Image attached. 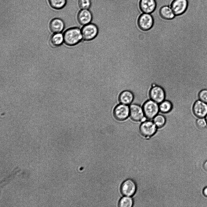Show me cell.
Segmentation results:
<instances>
[{
	"instance_id": "1",
	"label": "cell",
	"mask_w": 207,
	"mask_h": 207,
	"mask_svg": "<svg viewBox=\"0 0 207 207\" xmlns=\"http://www.w3.org/2000/svg\"><path fill=\"white\" fill-rule=\"evenodd\" d=\"M63 36L64 43L68 46L76 45L82 39L81 29L77 27L66 29Z\"/></svg>"
},
{
	"instance_id": "2",
	"label": "cell",
	"mask_w": 207,
	"mask_h": 207,
	"mask_svg": "<svg viewBox=\"0 0 207 207\" xmlns=\"http://www.w3.org/2000/svg\"><path fill=\"white\" fill-rule=\"evenodd\" d=\"M142 108L145 118L149 120L153 119L159 111L158 103L151 99L146 101Z\"/></svg>"
},
{
	"instance_id": "3",
	"label": "cell",
	"mask_w": 207,
	"mask_h": 207,
	"mask_svg": "<svg viewBox=\"0 0 207 207\" xmlns=\"http://www.w3.org/2000/svg\"><path fill=\"white\" fill-rule=\"evenodd\" d=\"M82 39L90 41L94 39L97 36L98 29L97 26L92 23H90L83 26L81 28Z\"/></svg>"
},
{
	"instance_id": "4",
	"label": "cell",
	"mask_w": 207,
	"mask_h": 207,
	"mask_svg": "<svg viewBox=\"0 0 207 207\" xmlns=\"http://www.w3.org/2000/svg\"><path fill=\"white\" fill-rule=\"evenodd\" d=\"M157 127L153 122L145 121L140 125L139 130L141 134L143 137L148 138L155 134Z\"/></svg>"
},
{
	"instance_id": "5",
	"label": "cell",
	"mask_w": 207,
	"mask_h": 207,
	"mask_svg": "<svg viewBox=\"0 0 207 207\" xmlns=\"http://www.w3.org/2000/svg\"><path fill=\"white\" fill-rule=\"evenodd\" d=\"M154 24L153 18L151 14L142 13L138 19V24L142 30L147 31L150 29Z\"/></svg>"
},
{
	"instance_id": "6",
	"label": "cell",
	"mask_w": 207,
	"mask_h": 207,
	"mask_svg": "<svg viewBox=\"0 0 207 207\" xmlns=\"http://www.w3.org/2000/svg\"><path fill=\"white\" fill-rule=\"evenodd\" d=\"M188 0H173L170 6L175 16L181 15L184 13L188 9Z\"/></svg>"
},
{
	"instance_id": "7",
	"label": "cell",
	"mask_w": 207,
	"mask_h": 207,
	"mask_svg": "<svg viewBox=\"0 0 207 207\" xmlns=\"http://www.w3.org/2000/svg\"><path fill=\"white\" fill-rule=\"evenodd\" d=\"M149 96L151 100L160 103L164 100L165 93L163 88L160 86H153L149 92Z\"/></svg>"
},
{
	"instance_id": "8",
	"label": "cell",
	"mask_w": 207,
	"mask_h": 207,
	"mask_svg": "<svg viewBox=\"0 0 207 207\" xmlns=\"http://www.w3.org/2000/svg\"><path fill=\"white\" fill-rule=\"evenodd\" d=\"M129 115L132 119L135 122L144 121L145 116L142 108L137 104H132L129 107Z\"/></svg>"
},
{
	"instance_id": "9",
	"label": "cell",
	"mask_w": 207,
	"mask_h": 207,
	"mask_svg": "<svg viewBox=\"0 0 207 207\" xmlns=\"http://www.w3.org/2000/svg\"><path fill=\"white\" fill-rule=\"evenodd\" d=\"M192 111L198 118H204L207 115V103L199 100L196 101L192 106Z\"/></svg>"
},
{
	"instance_id": "10",
	"label": "cell",
	"mask_w": 207,
	"mask_h": 207,
	"mask_svg": "<svg viewBox=\"0 0 207 207\" xmlns=\"http://www.w3.org/2000/svg\"><path fill=\"white\" fill-rule=\"evenodd\" d=\"M129 107L123 104L118 105L114 110V115L115 118L119 121L126 119L129 115Z\"/></svg>"
},
{
	"instance_id": "11",
	"label": "cell",
	"mask_w": 207,
	"mask_h": 207,
	"mask_svg": "<svg viewBox=\"0 0 207 207\" xmlns=\"http://www.w3.org/2000/svg\"><path fill=\"white\" fill-rule=\"evenodd\" d=\"M139 5L142 13L151 14L156 9L157 3L156 0H140Z\"/></svg>"
},
{
	"instance_id": "12",
	"label": "cell",
	"mask_w": 207,
	"mask_h": 207,
	"mask_svg": "<svg viewBox=\"0 0 207 207\" xmlns=\"http://www.w3.org/2000/svg\"><path fill=\"white\" fill-rule=\"evenodd\" d=\"M92 15L89 9H81L77 15V20L82 26L91 23L92 19Z\"/></svg>"
},
{
	"instance_id": "13",
	"label": "cell",
	"mask_w": 207,
	"mask_h": 207,
	"mask_svg": "<svg viewBox=\"0 0 207 207\" xmlns=\"http://www.w3.org/2000/svg\"><path fill=\"white\" fill-rule=\"evenodd\" d=\"M136 190V186L135 182L131 179L125 181L122 184L121 191L124 195L130 196L133 195Z\"/></svg>"
},
{
	"instance_id": "14",
	"label": "cell",
	"mask_w": 207,
	"mask_h": 207,
	"mask_svg": "<svg viewBox=\"0 0 207 207\" xmlns=\"http://www.w3.org/2000/svg\"><path fill=\"white\" fill-rule=\"evenodd\" d=\"M65 27L63 21L59 18H55L52 19L49 24V28L52 32L54 33H58L62 31Z\"/></svg>"
},
{
	"instance_id": "15",
	"label": "cell",
	"mask_w": 207,
	"mask_h": 207,
	"mask_svg": "<svg viewBox=\"0 0 207 207\" xmlns=\"http://www.w3.org/2000/svg\"><path fill=\"white\" fill-rule=\"evenodd\" d=\"M159 15L163 18L165 20H171L175 16L170 6L168 5L162 6L159 10Z\"/></svg>"
},
{
	"instance_id": "16",
	"label": "cell",
	"mask_w": 207,
	"mask_h": 207,
	"mask_svg": "<svg viewBox=\"0 0 207 207\" xmlns=\"http://www.w3.org/2000/svg\"><path fill=\"white\" fill-rule=\"evenodd\" d=\"M134 98L133 93L130 91L126 90L122 92L119 98L120 102L122 104L128 105L132 102Z\"/></svg>"
},
{
	"instance_id": "17",
	"label": "cell",
	"mask_w": 207,
	"mask_h": 207,
	"mask_svg": "<svg viewBox=\"0 0 207 207\" xmlns=\"http://www.w3.org/2000/svg\"><path fill=\"white\" fill-rule=\"evenodd\" d=\"M63 41V36L60 33H56L53 35L50 40L51 45L54 46H60Z\"/></svg>"
},
{
	"instance_id": "18",
	"label": "cell",
	"mask_w": 207,
	"mask_h": 207,
	"mask_svg": "<svg viewBox=\"0 0 207 207\" xmlns=\"http://www.w3.org/2000/svg\"><path fill=\"white\" fill-rule=\"evenodd\" d=\"M159 111L163 113L169 112L172 108V103L168 100H164L159 103Z\"/></svg>"
},
{
	"instance_id": "19",
	"label": "cell",
	"mask_w": 207,
	"mask_h": 207,
	"mask_svg": "<svg viewBox=\"0 0 207 207\" xmlns=\"http://www.w3.org/2000/svg\"><path fill=\"white\" fill-rule=\"evenodd\" d=\"M50 6L53 8L60 9L66 5L67 0H48Z\"/></svg>"
},
{
	"instance_id": "20",
	"label": "cell",
	"mask_w": 207,
	"mask_h": 207,
	"mask_svg": "<svg viewBox=\"0 0 207 207\" xmlns=\"http://www.w3.org/2000/svg\"><path fill=\"white\" fill-rule=\"evenodd\" d=\"M153 122L157 128H160L165 124L166 119L163 115L158 114L153 118Z\"/></svg>"
},
{
	"instance_id": "21",
	"label": "cell",
	"mask_w": 207,
	"mask_h": 207,
	"mask_svg": "<svg viewBox=\"0 0 207 207\" xmlns=\"http://www.w3.org/2000/svg\"><path fill=\"white\" fill-rule=\"evenodd\" d=\"M92 4L91 0H78V5L80 10L89 9Z\"/></svg>"
},
{
	"instance_id": "22",
	"label": "cell",
	"mask_w": 207,
	"mask_h": 207,
	"mask_svg": "<svg viewBox=\"0 0 207 207\" xmlns=\"http://www.w3.org/2000/svg\"><path fill=\"white\" fill-rule=\"evenodd\" d=\"M133 205L132 199L130 197H124L120 200L119 206L121 207H130Z\"/></svg>"
},
{
	"instance_id": "23",
	"label": "cell",
	"mask_w": 207,
	"mask_h": 207,
	"mask_svg": "<svg viewBox=\"0 0 207 207\" xmlns=\"http://www.w3.org/2000/svg\"><path fill=\"white\" fill-rule=\"evenodd\" d=\"M196 125L197 127L200 129H205L207 125L206 120L204 118H198L196 120Z\"/></svg>"
},
{
	"instance_id": "24",
	"label": "cell",
	"mask_w": 207,
	"mask_h": 207,
	"mask_svg": "<svg viewBox=\"0 0 207 207\" xmlns=\"http://www.w3.org/2000/svg\"><path fill=\"white\" fill-rule=\"evenodd\" d=\"M198 97L199 100L207 103V89L201 90L198 93Z\"/></svg>"
},
{
	"instance_id": "25",
	"label": "cell",
	"mask_w": 207,
	"mask_h": 207,
	"mask_svg": "<svg viewBox=\"0 0 207 207\" xmlns=\"http://www.w3.org/2000/svg\"><path fill=\"white\" fill-rule=\"evenodd\" d=\"M18 168V166H17L8 175L7 177L4 178L1 181L0 183H2V182H5L7 181V180L10 178L11 177L13 173Z\"/></svg>"
},
{
	"instance_id": "26",
	"label": "cell",
	"mask_w": 207,
	"mask_h": 207,
	"mask_svg": "<svg viewBox=\"0 0 207 207\" xmlns=\"http://www.w3.org/2000/svg\"><path fill=\"white\" fill-rule=\"evenodd\" d=\"M203 167L205 170L207 171V160L204 163L203 165Z\"/></svg>"
},
{
	"instance_id": "27",
	"label": "cell",
	"mask_w": 207,
	"mask_h": 207,
	"mask_svg": "<svg viewBox=\"0 0 207 207\" xmlns=\"http://www.w3.org/2000/svg\"><path fill=\"white\" fill-rule=\"evenodd\" d=\"M203 193L205 196H207V187L203 189Z\"/></svg>"
},
{
	"instance_id": "28",
	"label": "cell",
	"mask_w": 207,
	"mask_h": 207,
	"mask_svg": "<svg viewBox=\"0 0 207 207\" xmlns=\"http://www.w3.org/2000/svg\"><path fill=\"white\" fill-rule=\"evenodd\" d=\"M205 120H206V123H207V115H206V116L205 117Z\"/></svg>"
}]
</instances>
